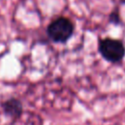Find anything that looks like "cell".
Listing matches in <instances>:
<instances>
[{"instance_id": "obj_2", "label": "cell", "mask_w": 125, "mask_h": 125, "mask_svg": "<svg viewBox=\"0 0 125 125\" xmlns=\"http://www.w3.org/2000/svg\"><path fill=\"white\" fill-rule=\"evenodd\" d=\"M99 51L101 55L108 62H120L125 55V47L123 43L116 39L104 38L99 43Z\"/></svg>"}, {"instance_id": "obj_1", "label": "cell", "mask_w": 125, "mask_h": 125, "mask_svg": "<svg viewBox=\"0 0 125 125\" xmlns=\"http://www.w3.org/2000/svg\"><path fill=\"white\" fill-rule=\"evenodd\" d=\"M73 30V23L68 19L58 18L49 24L47 33L49 37L55 42H65L70 38Z\"/></svg>"}]
</instances>
